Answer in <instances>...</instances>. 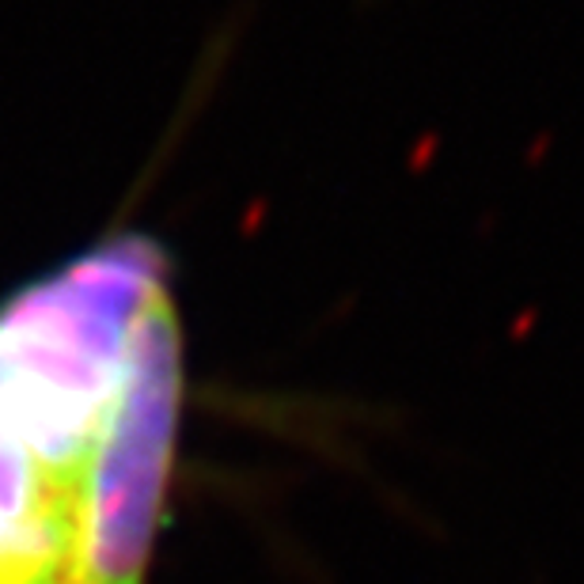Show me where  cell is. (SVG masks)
Here are the masks:
<instances>
[{
    "label": "cell",
    "mask_w": 584,
    "mask_h": 584,
    "mask_svg": "<svg viewBox=\"0 0 584 584\" xmlns=\"http://www.w3.org/2000/svg\"><path fill=\"white\" fill-rule=\"evenodd\" d=\"M69 508L49 490L0 388V584H61Z\"/></svg>",
    "instance_id": "cell-3"
},
{
    "label": "cell",
    "mask_w": 584,
    "mask_h": 584,
    "mask_svg": "<svg viewBox=\"0 0 584 584\" xmlns=\"http://www.w3.org/2000/svg\"><path fill=\"white\" fill-rule=\"evenodd\" d=\"M160 289V250L122 236L0 304V388L65 508L119 398L141 312Z\"/></svg>",
    "instance_id": "cell-1"
},
{
    "label": "cell",
    "mask_w": 584,
    "mask_h": 584,
    "mask_svg": "<svg viewBox=\"0 0 584 584\" xmlns=\"http://www.w3.org/2000/svg\"><path fill=\"white\" fill-rule=\"evenodd\" d=\"M182 417V330L160 289L133 330L119 398L69 505L61 584H148Z\"/></svg>",
    "instance_id": "cell-2"
}]
</instances>
